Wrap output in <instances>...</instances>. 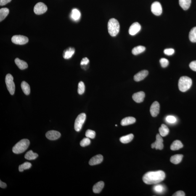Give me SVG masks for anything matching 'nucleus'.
I'll return each mask as SVG.
<instances>
[{"label":"nucleus","instance_id":"44","mask_svg":"<svg viewBox=\"0 0 196 196\" xmlns=\"http://www.w3.org/2000/svg\"><path fill=\"white\" fill-rule=\"evenodd\" d=\"M0 187L1 188H6L7 187V184H6V183L3 182V181H0Z\"/></svg>","mask_w":196,"mask_h":196},{"label":"nucleus","instance_id":"16","mask_svg":"<svg viewBox=\"0 0 196 196\" xmlns=\"http://www.w3.org/2000/svg\"><path fill=\"white\" fill-rule=\"evenodd\" d=\"M145 94L143 91H139L133 94L132 98L135 102L137 103H141L143 102Z\"/></svg>","mask_w":196,"mask_h":196},{"label":"nucleus","instance_id":"31","mask_svg":"<svg viewBox=\"0 0 196 196\" xmlns=\"http://www.w3.org/2000/svg\"><path fill=\"white\" fill-rule=\"evenodd\" d=\"M189 38L192 42H196V27L193 28L189 32Z\"/></svg>","mask_w":196,"mask_h":196},{"label":"nucleus","instance_id":"21","mask_svg":"<svg viewBox=\"0 0 196 196\" xmlns=\"http://www.w3.org/2000/svg\"><path fill=\"white\" fill-rule=\"evenodd\" d=\"M192 0H179V4L184 10L188 9L191 5Z\"/></svg>","mask_w":196,"mask_h":196},{"label":"nucleus","instance_id":"40","mask_svg":"<svg viewBox=\"0 0 196 196\" xmlns=\"http://www.w3.org/2000/svg\"><path fill=\"white\" fill-rule=\"evenodd\" d=\"M89 60L87 57L83 58L80 62V65H86L89 64Z\"/></svg>","mask_w":196,"mask_h":196},{"label":"nucleus","instance_id":"33","mask_svg":"<svg viewBox=\"0 0 196 196\" xmlns=\"http://www.w3.org/2000/svg\"><path fill=\"white\" fill-rule=\"evenodd\" d=\"M85 91V86L84 83L82 81H80L78 83V93L80 95L83 94Z\"/></svg>","mask_w":196,"mask_h":196},{"label":"nucleus","instance_id":"18","mask_svg":"<svg viewBox=\"0 0 196 196\" xmlns=\"http://www.w3.org/2000/svg\"><path fill=\"white\" fill-rule=\"evenodd\" d=\"M136 121V119L134 117H128L123 118L122 120L121 124L122 126H127V125L132 124L135 123Z\"/></svg>","mask_w":196,"mask_h":196},{"label":"nucleus","instance_id":"10","mask_svg":"<svg viewBox=\"0 0 196 196\" xmlns=\"http://www.w3.org/2000/svg\"><path fill=\"white\" fill-rule=\"evenodd\" d=\"M156 140L155 142L151 145L152 149L155 148L156 149H159L161 150L163 148V139L162 136L160 134H157L156 136Z\"/></svg>","mask_w":196,"mask_h":196},{"label":"nucleus","instance_id":"42","mask_svg":"<svg viewBox=\"0 0 196 196\" xmlns=\"http://www.w3.org/2000/svg\"><path fill=\"white\" fill-rule=\"evenodd\" d=\"M173 196H185V194L183 191H179L175 193L173 195Z\"/></svg>","mask_w":196,"mask_h":196},{"label":"nucleus","instance_id":"9","mask_svg":"<svg viewBox=\"0 0 196 196\" xmlns=\"http://www.w3.org/2000/svg\"><path fill=\"white\" fill-rule=\"evenodd\" d=\"M151 11L154 15L160 16L162 13V9L161 4L158 1L154 2L151 6Z\"/></svg>","mask_w":196,"mask_h":196},{"label":"nucleus","instance_id":"41","mask_svg":"<svg viewBox=\"0 0 196 196\" xmlns=\"http://www.w3.org/2000/svg\"><path fill=\"white\" fill-rule=\"evenodd\" d=\"M189 67L191 70L196 72V60L191 62L189 64Z\"/></svg>","mask_w":196,"mask_h":196},{"label":"nucleus","instance_id":"28","mask_svg":"<svg viewBox=\"0 0 196 196\" xmlns=\"http://www.w3.org/2000/svg\"><path fill=\"white\" fill-rule=\"evenodd\" d=\"M21 88L24 94L26 95L30 94V88L29 85L25 81H23L21 83Z\"/></svg>","mask_w":196,"mask_h":196},{"label":"nucleus","instance_id":"32","mask_svg":"<svg viewBox=\"0 0 196 196\" xmlns=\"http://www.w3.org/2000/svg\"><path fill=\"white\" fill-rule=\"evenodd\" d=\"M32 166L31 164L28 162H25L19 167V171L23 172L24 170L29 169Z\"/></svg>","mask_w":196,"mask_h":196},{"label":"nucleus","instance_id":"1","mask_svg":"<svg viewBox=\"0 0 196 196\" xmlns=\"http://www.w3.org/2000/svg\"><path fill=\"white\" fill-rule=\"evenodd\" d=\"M165 176L164 172L161 170L150 171L144 174L142 179L144 182L147 184H156L163 181Z\"/></svg>","mask_w":196,"mask_h":196},{"label":"nucleus","instance_id":"27","mask_svg":"<svg viewBox=\"0 0 196 196\" xmlns=\"http://www.w3.org/2000/svg\"><path fill=\"white\" fill-rule=\"evenodd\" d=\"M38 156L37 153L33 152L32 150L29 151L25 156V158L29 160H34Z\"/></svg>","mask_w":196,"mask_h":196},{"label":"nucleus","instance_id":"22","mask_svg":"<svg viewBox=\"0 0 196 196\" xmlns=\"http://www.w3.org/2000/svg\"><path fill=\"white\" fill-rule=\"evenodd\" d=\"M183 144L181 141L176 140L173 142L170 147V149L173 151L177 150L183 147Z\"/></svg>","mask_w":196,"mask_h":196},{"label":"nucleus","instance_id":"35","mask_svg":"<svg viewBox=\"0 0 196 196\" xmlns=\"http://www.w3.org/2000/svg\"><path fill=\"white\" fill-rule=\"evenodd\" d=\"M91 141L89 138H85L80 142V145L82 147H86V146L89 145Z\"/></svg>","mask_w":196,"mask_h":196},{"label":"nucleus","instance_id":"45","mask_svg":"<svg viewBox=\"0 0 196 196\" xmlns=\"http://www.w3.org/2000/svg\"><path fill=\"white\" fill-rule=\"evenodd\" d=\"M117 125H115V126H117Z\"/></svg>","mask_w":196,"mask_h":196},{"label":"nucleus","instance_id":"24","mask_svg":"<svg viewBox=\"0 0 196 196\" xmlns=\"http://www.w3.org/2000/svg\"><path fill=\"white\" fill-rule=\"evenodd\" d=\"M183 155H176L173 156L170 159V161L174 164H178L180 163L182 160Z\"/></svg>","mask_w":196,"mask_h":196},{"label":"nucleus","instance_id":"5","mask_svg":"<svg viewBox=\"0 0 196 196\" xmlns=\"http://www.w3.org/2000/svg\"><path fill=\"white\" fill-rule=\"evenodd\" d=\"M14 78L12 75L8 74L6 75L5 82L8 90L10 94L13 95L15 91V85L13 81Z\"/></svg>","mask_w":196,"mask_h":196},{"label":"nucleus","instance_id":"4","mask_svg":"<svg viewBox=\"0 0 196 196\" xmlns=\"http://www.w3.org/2000/svg\"><path fill=\"white\" fill-rule=\"evenodd\" d=\"M192 85V80L187 76L181 77L178 82V88L182 92H185L190 89Z\"/></svg>","mask_w":196,"mask_h":196},{"label":"nucleus","instance_id":"19","mask_svg":"<svg viewBox=\"0 0 196 196\" xmlns=\"http://www.w3.org/2000/svg\"><path fill=\"white\" fill-rule=\"evenodd\" d=\"M104 186V184L103 181H100L96 183L94 185L93 188V192L94 193H99L102 190Z\"/></svg>","mask_w":196,"mask_h":196},{"label":"nucleus","instance_id":"11","mask_svg":"<svg viewBox=\"0 0 196 196\" xmlns=\"http://www.w3.org/2000/svg\"><path fill=\"white\" fill-rule=\"evenodd\" d=\"M160 105L159 103L155 101L152 104L150 108V112L152 117H155L158 115L160 112Z\"/></svg>","mask_w":196,"mask_h":196},{"label":"nucleus","instance_id":"13","mask_svg":"<svg viewBox=\"0 0 196 196\" xmlns=\"http://www.w3.org/2000/svg\"><path fill=\"white\" fill-rule=\"evenodd\" d=\"M46 137L50 140H55L60 137L61 134L59 131H51L46 133Z\"/></svg>","mask_w":196,"mask_h":196},{"label":"nucleus","instance_id":"8","mask_svg":"<svg viewBox=\"0 0 196 196\" xmlns=\"http://www.w3.org/2000/svg\"><path fill=\"white\" fill-rule=\"evenodd\" d=\"M34 12L37 15H41L44 13L47 10L46 5L42 2L38 3L34 7Z\"/></svg>","mask_w":196,"mask_h":196},{"label":"nucleus","instance_id":"7","mask_svg":"<svg viewBox=\"0 0 196 196\" xmlns=\"http://www.w3.org/2000/svg\"><path fill=\"white\" fill-rule=\"evenodd\" d=\"M12 41L13 43L16 44L23 45L28 42V38L23 35H16L12 36Z\"/></svg>","mask_w":196,"mask_h":196},{"label":"nucleus","instance_id":"38","mask_svg":"<svg viewBox=\"0 0 196 196\" xmlns=\"http://www.w3.org/2000/svg\"><path fill=\"white\" fill-rule=\"evenodd\" d=\"M166 120L167 122L170 123H176V117L172 115H169V116H167L166 118Z\"/></svg>","mask_w":196,"mask_h":196},{"label":"nucleus","instance_id":"29","mask_svg":"<svg viewBox=\"0 0 196 196\" xmlns=\"http://www.w3.org/2000/svg\"><path fill=\"white\" fill-rule=\"evenodd\" d=\"M146 48L144 46H139L133 48L132 50L133 54L135 55H138L144 52Z\"/></svg>","mask_w":196,"mask_h":196},{"label":"nucleus","instance_id":"15","mask_svg":"<svg viewBox=\"0 0 196 196\" xmlns=\"http://www.w3.org/2000/svg\"><path fill=\"white\" fill-rule=\"evenodd\" d=\"M103 160V157L101 155H97L91 159L89 161V164L91 166L97 165L100 164Z\"/></svg>","mask_w":196,"mask_h":196},{"label":"nucleus","instance_id":"20","mask_svg":"<svg viewBox=\"0 0 196 196\" xmlns=\"http://www.w3.org/2000/svg\"><path fill=\"white\" fill-rule=\"evenodd\" d=\"M15 62L16 65L20 70H24L28 68V64L25 61L21 60L17 58L15 59Z\"/></svg>","mask_w":196,"mask_h":196},{"label":"nucleus","instance_id":"36","mask_svg":"<svg viewBox=\"0 0 196 196\" xmlns=\"http://www.w3.org/2000/svg\"><path fill=\"white\" fill-rule=\"evenodd\" d=\"M153 189L156 192L159 193H160L163 192L164 189L163 186L160 184L155 186L153 187Z\"/></svg>","mask_w":196,"mask_h":196},{"label":"nucleus","instance_id":"25","mask_svg":"<svg viewBox=\"0 0 196 196\" xmlns=\"http://www.w3.org/2000/svg\"><path fill=\"white\" fill-rule=\"evenodd\" d=\"M134 135L132 134H130L127 135L122 136L120 138V142L123 144H127L132 140Z\"/></svg>","mask_w":196,"mask_h":196},{"label":"nucleus","instance_id":"6","mask_svg":"<svg viewBox=\"0 0 196 196\" xmlns=\"http://www.w3.org/2000/svg\"><path fill=\"white\" fill-rule=\"evenodd\" d=\"M86 114L82 113L77 117L75 120L74 125V128L75 131H79L82 128L83 125L86 120Z\"/></svg>","mask_w":196,"mask_h":196},{"label":"nucleus","instance_id":"2","mask_svg":"<svg viewBox=\"0 0 196 196\" xmlns=\"http://www.w3.org/2000/svg\"><path fill=\"white\" fill-rule=\"evenodd\" d=\"M30 144V141L28 139H22L13 147L12 152L16 154L22 153L27 150Z\"/></svg>","mask_w":196,"mask_h":196},{"label":"nucleus","instance_id":"17","mask_svg":"<svg viewBox=\"0 0 196 196\" xmlns=\"http://www.w3.org/2000/svg\"><path fill=\"white\" fill-rule=\"evenodd\" d=\"M75 49L73 47H69L64 51L63 53V57L64 59H68L71 58L74 54Z\"/></svg>","mask_w":196,"mask_h":196},{"label":"nucleus","instance_id":"12","mask_svg":"<svg viewBox=\"0 0 196 196\" xmlns=\"http://www.w3.org/2000/svg\"><path fill=\"white\" fill-rule=\"evenodd\" d=\"M141 29L140 25L138 22H135L130 27L128 33L130 35H134L137 34Z\"/></svg>","mask_w":196,"mask_h":196},{"label":"nucleus","instance_id":"37","mask_svg":"<svg viewBox=\"0 0 196 196\" xmlns=\"http://www.w3.org/2000/svg\"><path fill=\"white\" fill-rule=\"evenodd\" d=\"M160 63L161 66L163 68H166L169 64V62L168 60L165 58H162L160 60Z\"/></svg>","mask_w":196,"mask_h":196},{"label":"nucleus","instance_id":"23","mask_svg":"<svg viewBox=\"0 0 196 196\" xmlns=\"http://www.w3.org/2000/svg\"><path fill=\"white\" fill-rule=\"evenodd\" d=\"M159 133L162 136H165L168 135L169 132V130L166 125L162 124L161 126L159 128Z\"/></svg>","mask_w":196,"mask_h":196},{"label":"nucleus","instance_id":"43","mask_svg":"<svg viewBox=\"0 0 196 196\" xmlns=\"http://www.w3.org/2000/svg\"><path fill=\"white\" fill-rule=\"evenodd\" d=\"M12 0H0V5L3 6L5 5L8 3L11 2Z\"/></svg>","mask_w":196,"mask_h":196},{"label":"nucleus","instance_id":"26","mask_svg":"<svg viewBox=\"0 0 196 196\" xmlns=\"http://www.w3.org/2000/svg\"><path fill=\"white\" fill-rule=\"evenodd\" d=\"M71 18L75 21L79 20L81 17V13L78 9H72L71 14Z\"/></svg>","mask_w":196,"mask_h":196},{"label":"nucleus","instance_id":"3","mask_svg":"<svg viewBox=\"0 0 196 196\" xmlns=\"http://www.w3.org/2000/svg\"><path fill=\"white\" fill-rule=\"evenodd\" d=\"M120 24L118 20L115 18L110 19L107 24L109 34L112 36H115L120 30Z\"/></svg>","mask_w":196,"mask_h":196},{"label":"nucleus","instance_id":"14","mask_svg":"<svg viewBox=\"0 0 196 196\" xmlns=\"http://www.w3.org/2000/svg\"><path fill=\"white\" fill-rule=\"evenodd\" d=\"M148 71L147 70H142L134 75V79L136 81H139L143 80L148 75Z\"/></svg>","mask_w":196,"mask_h":196},{"label":"nucleus","instance_id":"34","mask_svg":"<svg viewBox=\"0 0 196 196\" xmlns=\"http://www.w3.org/2000/svg\"><path fill=\"white\" fill-rule=\"evenodd\" d=\"M96 133L92 130L88 129L87 130L86 133V137L90 139H94L95 137Z\"/></svg>","mask_w":196,"mask_h":196},{"label":"nucleus","instance_id":"39","mask_svg":"<svg viewBox=\"0 0 196 196\" xmlns=\"http://www.w3.org/2000/svg\"><path fill=\"white\" fill-rule=\"evenodd\" d=\"M175 52L174 49H165L164 51V53L166 55L170 56L173 55Z\"/></svg>","mask_w":196,"mask_h":196},{"label":"nucleus","instance_id":"30","mask_svg":"<svg viewBox=\"0 0 196 196\" xmlns=\"http://www.w3.org/2000/svg\"><path fill=\"white\" fill-rule=\"evenodd\" d=\"M9 12V10L8 8H3L0 9V21L4 20L7 17Z\"/></svg>","mask_w":196,"mask_h":196}]
</instances>
